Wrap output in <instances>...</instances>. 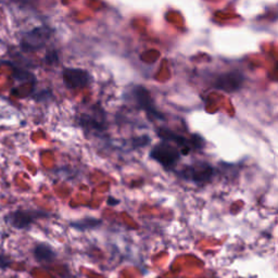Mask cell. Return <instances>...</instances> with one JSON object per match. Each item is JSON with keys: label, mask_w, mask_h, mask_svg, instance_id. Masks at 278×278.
<instances>
[{"label": "cell", "mask_w": 278, "mask_h": 278, "mask_svg": "<svg viewBox=\"0 0 278 278\" xmlns=\"http://www.w3.org/2000/svg\"><path fill=\"white\" fill-rule=\"evenodd\" d=\"M150 141H151V139L148 136H141V137H137V138H133L131 140V145H132L133 149H138V148L146 147L147 145H149V142Z\"/></svg>", "instance_id": "obj_12"}, {"label": "cell", "mask_w": 278, "mask_h": 278, "mask_svg": "<svg viewBox=\"0 0 278 278\" xmlns=\"http://www.w3.org/2000/svg\"><path fill=\"white\" fill-rule=\"evenodd\" d=\"M182 153L175 145L168 141H161L155 145L150 151V158L168 171L175 169L178 161L181 160Z\"/></svg>", "instance_id": "obj_3"}, {"label": "cell", "mask_w": 278, "mask_h": 278, "mask_svg": "<svg viewBox=\"0 0 278 278\" xmlns=\"http://www.w3.org/2000/svg\"><path fill=\"white\" fill-rule=\"evenodd\" d=\"M45 215V213L39 211L17 210L6 215L5 220L12 227L17 228V230H27L38 217H42Z\"/></svg>", "instance_id": "obj_5"}, {"label": "cell", "mask_w": 278, "mask_h": 278, "mask_svg": "<svg viewBox=\"0 0 278 278\" xmlns=\"http://www.w3.org/2000/svg\"><path fill=\"white\" fill-rule=\"evenodd\" d=\"M33 254L35 260L39 263H44V264L53 262L57 258V253L52 247L47 244H38L37 246H35Z\"/></svg>", "instance_id": "obj_9"}, {"label": "cell", "mask_w": 278, "mask_h": 278, "mask_svg": "<svg viewBox=\"0 0 278 278\" xmlns=\"http://www.w3.org/2000/svg\"><path fill=\"white\" fill-rule=\"evenodd\" d=\"M245 77L238 72H230L217 76L214 87L226 92H234L239 90L244 85Z\"/></svg>", "instance_id": "obj_8"}, {"label": "cell", "mask_w": 278, "mask_h": 278, "mask_svg": "<svg viewBox=\"0 0 278 278\" xmlns=\"http://www.w3.org/2000/svg\"><path fill=\"white\" fill-rule=\"evenodd\" d=\"M11 265V260L4 254H0V268L2 269H7L9 268Z\"/></svg>", "instance_id": "obj_13"}, {"label": "cell", "mask_w": 278, "mask_h": 278, "mask_svg": "<svg viewBox=\"0 0 278 278\" xmlns=\"http://www.w3.org/2000/svg\"><path fill=\"white\" fill-rule=\"evenodd\" d=\"M119 203H120V201L117 200V199H114L113 197H109L108 198V204L109 205H117Z\"/></svg>", "instance_id": "obj_14"}, {"label": "cell", "mask_w": 278, "mask_h": 278, "mask_svg": "<svg viewBox=\"0 0 278 278\" xmlns=\"http://www.w3.org/2000/svg\"><path fill=\"white\" fill-rule=\"evenodd\" d=\"M80 124L83 127H86L89 131H94L97 133H102L106 128L105 124L103 123L102 119H98V117L94 116H83L81 118Z\"/></svg>", "instance_id": "obj_10"}, {"label": "cell", "mask_w": 278, "mask_h": 278, "mask_svg": "<svg viewBox=\"0 0 278 278\" xmlns=\"http://www.w3.org/2000/svg\"><path fill=\"white\" fill-rule=\"evenodd\" d=\"M51 36V31L46 26L33 28L32 31L25 33L21 38L20 46L26 52L37 51L46 45Z\"/></svg>", "instance_id": "obj_4"}, {"label": "cell", "mask_w": 278, "mask_h": 278, "mask_svg": "<svg viewBox=\"0 0 278 278\" xmlns=\"http://www.w3.org/2000/svg\"><path fill=\"white\" fill-rule=\"evenodd\" d=\"M134 97L135 100H136V103L139 106V109L144 110L147 113V116H149V118L155 120H164V116L156 110L152 98L150 96V92L146 88L141 86L135 88Z\"/></svg>", "instance_id": "obj_7"}, {"label": "cell", "mask_w": 278, "mask_h": 278, "mask_svg": "<svg viewBox=\"0 0 278 278\" xmlns=\"http://www.w3.org/2000/svg\"><path fill=\"white\" fill-rule=\"evenodd\" d=\"M101 224H102V220L100 218L85 217L83 219L71 223V226L74 227L75 230L80 231V232H86V231H90V230H95V228L101 226Z\"/></svg>", "instance_id": "obj_11"}, {"label": "cell", "mask_w": 278, "mask_h": 278, "mask_svg": "<svg viewBox=\"0 0 278 278\" xmlns=\"http://www.w3.org/2000/svg\"><path fill=\"white\" fill-rule=\"evenodd\" d=\"M155 132L163 141L171 142L177 148H182V151H184L183 154H188L190 150H201L205 146L204 139L198 134H194L190 138H186L166 127L156 128Z\"/></svg>", "instance_id": "obj_1"}, {"label": "cell", "mask_w": 278, "mask_h": 278, "mask_svg": "<svg viewBox=\"0 0 278 278\" xmlns=\"http://www.w3.org/2000/svg\"><path fill=\"white\" fill-rule=\"evenodd\" d=\"M183 180L194 183L196 185H203L210 182L215 175V169L209 162L196 161L191 164L185 165L178 172Z\"/></svg>", "instance_id": "obj_2"}, {"label": "cell", "mask_w": 278, "mask_h": 278, "mask_svg": "<svg viewBox=\"0 0 278 278\" xmlns=\"http://www.w3.org/2000/svg\"><path fill=\"white\" fill-rule=\"evenodd\" d=\"M63 82L70 89L84 88L91 82L90 74L83 69H66L63 71Z\"/></svg>", "instance_id": "obj_6"}]
</instances>
